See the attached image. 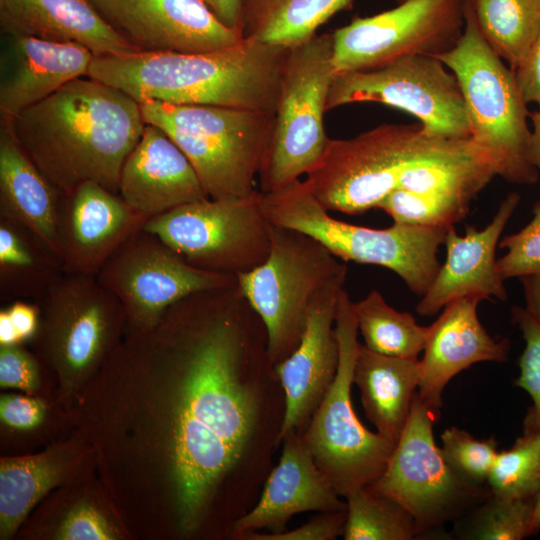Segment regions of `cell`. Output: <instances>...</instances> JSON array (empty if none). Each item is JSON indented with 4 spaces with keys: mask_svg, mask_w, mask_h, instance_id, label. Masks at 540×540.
Returning <instances> with one entry per match:
<instances>
[{
    "mask_svg": "<svg viewBox=\"0 0 540 540\" xmlns=\"http://www.w3.org/2000/svg\"><path fill=\"white\" fill-rule=\"evenodd\" d=\"M395 1L397 2V4H400V3H403V2H405L407 0H395Z\"/></svg>",
    "mask_w": 540,
    "mask_h": 540,
    "instance_id": "cell-51",
    "label": "cell"
},
{
    "mask_svg": "<svg viewBox=\"0 0 540 540\" xmlns=\"http://www.w3.org/2000/svg\"><path fill=\"white\" fill-rule=\"evenodd\" d=\"M206 4L225 26L241 33L242 0H206Z\"/></svg>",
    "mask_w": 540,
    "mask_h": 540,
    "instance_id": "cell-46",
    "label": "cell"
},
{
    "mask_svg": "<svg viewBox=\"0 0 540 540\" xmlns=\"http://www.w3.org/2000/svg\"><path fill=\"white\" fill-rule=\"evenodd\" d=\"M64 273L60 258L34 233L0 218L1 301L38 302Z\"/></svg>",
    "mask_w": 540,
    "mask_h": 540,
    "instance_id": "cell-29",
    "label": "cell"
},
{
    "mask_svg": "<svg viewBox=\"0 0 540 540\" xmlns=\"http://www.w3.org/2000/svg\"><path fill=\"white\" fill-rule=\"evenodd\" d=\"M487 483L496 496L535 499L540 486V432L524 433L511 448L497 452Z\"/></svg>",
    "mask_w": 540,
    "mask_h": 540,
    "instance_id": "cell-34",
    "label": "cell"
},
{
    "mask_svg": "<svg viewBox=\"0 0 540 540\" xmlns=\"http://www.w3.org/2000/svg\"><path fill=\"white\" fill-rule=\"evenodd\" d=\"M436 409L416 393L405 428L384 472L365 486L391 498L414 517L419 535L473 511L490 495L489 488L460 479L435 444Z\"/></svg>",
    "mask_w": 540,
    "mask_h": 540,
    "instance_id": "cell-12",
    "label": "cell"
},
{
    "mask_svg": "<svg viewBox=\"0 0 540 540\" xmlns=\"http://www.w3.org/2000/svg\"><path fill=\"white\" fill-rule=\"evenodd\" d=\"M361 102L381 103L408 112L436 136L470 138L458 80L435 56H406L373 70L336 74L327 111Z\"/></svg>",
    "mask_w": 540,
    "mask_h": 540,
    "instance_id": "cell-15",
    "label": "cell"
},
{
    "mask_svg": "<svg viewBox=\"0 0 540 540\" xmlns=\"http://www.w3.org/2000/svg\"><path fill=\"white\" fill-rule=\"evenodd\" d=\"M520 199L515 192L508 194L491 222L481 230L467 226L464 236L458 235L454 226L447 230L446 260L416 307L420 315H434L451 301L465 296L507 300L505 280L498 271L495 254Z\"/></svg>",
    "mask_w": 540,
    "mask_h": 540,
    "instance_id": "cell-20",
    "label": "cell"
},
{
    "mask_svg": "<svg viewBox=\"0 0 540 540\" xmlns=\"http://www.w3.org/2000/svg\"><path fill=\"white\" fill-rule=\"evenodd\" d=\"M6 309L21 343L36 335L40 322L37 302L15 300Z\"/></svg>",
    "mask_w": 540,
    "mask_h": 540,
    "instance_id": "cell-45",
    "label": "cell"
},
{
    "mask_svg": "<svg viewBox=\"0 0 540 540\" xmlns=\"http://www.w3.org/2000/svg\"><path fill=\"white\" fill-rule=\"evenodd\" d=\"M527 311L540 324V274L520 278Z\"/></svg>",
    "mask_w": 540,
    "mask_h": 540,
    "instance_id": "cell-47",
    "label": "cell"
},
{
    "mask_svg": "<svg viewBox=\"0 0 540 540\" xmlns=\"http://www.w3.org/2000/svg\"><path fill=\"white\" fill-rule=\"evenodd\" d=\"M289 49L244 39L202 53L129 52L94 55L87 76L139 103L276 110Z\"/></svg>",
    "mask_w": 540,
    "mask_h": 540,
    "instance_id": "cell-3",
    "label": "cell"
},
{
    "mask_svg": "<svg viewBox=\"0 0 540 540\" xmlns=\"http://www.w3.org/2000/svg\"><path fill=\"white\" fill-rule=\"evenodd\" d=\"M534 499H510L491 495L476 507L458 534L472 540H521L531 536Z\"/></svg>",
    "mask_w": 540,
    "mask_h": 540,
    "instance_id": "cell-35",
    "label": "cell"
},
{
    "mask_svg": "<svg viewBox=\"0 0 540 540\" xmlns=\"http://www.w3.org/2000/svg\"><path fill=\"white\" fill-rule=\"evenodd\" d=\"M540 531V486L534 499V514L530 534L535 535Z\"/></svg>",
    "mask_w": 540,
    "mask_h": 540,
    "instance_id": "cell-50",
    "label": "cell"
},
{
    "mask_svg": "<svg viewBox=\"0 0 540 540\" xmlns=\"http://www.w3.org/2000/svg\"><path fill=\"white\" fill-rule=\"evenodd\" d=\"M524 101L540 105V33L529 51L514 70Z\"/></svg>",
    "mask_w": 540,
    "mask_h": 540,
    "instance_id": "cell-44",
    "label": "cell"
},
{
    "mask_svg": "<svg viewBox=\"0 0 540 540\" xmlns=\"http://www.w3.org/2000/svg\"><path fill=\"white\" fill-rule=\"evenodd\" d=\"M116 537L105 516L88 503L74 506L57 532V538L61 540H110Z\"/></svg>",
    "mask_w": 540,
    "mask_h": 540,
    "instance_id": "cell-40",
    "label": "cell"
},
{
    "mask_svg": "<svg viewBox=\"0 0 540 540\" xmlns=\"http://www.w3.org/2000/svg\"><path fill=\"white\" fill-rule=\"evenodd\" d=\"M347 509L325 512L294 530L278 533H257L248 531L236 535L246 540H333L343 535Z\"/></svg>",
    "mask_w": 540,
    "mask_h": 540,
    "instance_id": "cell-41",
    "label": "cell"
},
{
    "mask_svg": "<svg viewBox=\"0 0 540 540\" xmlns=\"http://www.w3.org/2000/svg\"><path fill=\"white\" fill-rule=\"evenodd\" d=\"M144 229L186 262L238 276L260 266L271 248V222L260 191L239 198H204L151 217Z\"/></svg>",
    "mask_w": 540,
    "mask_h": 540,
    "instance_id": "cell-13",
    "label": "cell"
},
{
    "mask_svg": "<svg viewBox=\"0 0 540 540\" xmlns=\"http://www.w3.org/2000/svg\"><path fill=\"white\" fill-rule=\"evenodd\" d=\"M260 202L272 224L313 237L344 262L385 267L418 296L437 275V252L450 228L394 223L375 229L350 224L332 217L299 179L271 192L260 191Z\"/></svg>",
    "mask_w": 540,
    "mask_h": 540,
    "instance_id": "cell-6",
    "label": "cell"
},
{
    "mask_svg": "<svg viewBox=\"0 0 540 540\" xmlns=\"http://www.w3.org/2000/svg\"><path fill=\"white\" fill-rule=\"evenodd\" d=\"M499 247L507 249L497 260L504 280L540 274V201L533 207L532 220L520 231L505 236Z\"/></svg>",
    "mask_w": 540,
    "mask_h": 540,
    "instance_id": "cell-39",
    "label": "cell"
},
{
    "mask_svg": "<svg viewBox=\"0 0 540 540\" xmlns=\"http://www.w3.org/2000/svg\"><path fill=\"white\" fill-rule=\"evenodd\" d=\"M93 56L75 42L1 31L0 117L11 118L68 82L87 76Z\"/></svg>",
    "mask_w": 540,
    "mask_h": 540,
    "instance_id": "cell-21",
    "label": "cell"
},
{
    "mask_svg": "<svg viewBox=\"0 0 540 540\" xmlns=\"http://www.w3.org/2000/svg\"><path fill=\"white\" fill-rule=\"evenodd\" d=\"M441 440V454L460 479L474 485L487 482L497 454V441L493 437L479 440L454 426L442 433Z\"/></svg>",
    "mask_w": 540,
    "mask_h": 540,
    "instance_id": "cell-37",
    "label": "cell"
},
{
    "mask_svg": "<svg viewBox=\"0 0 540 540\" xmlns=\"http://www.w3.org/2000/svg\"><path fill=\"white\" fill-rule=\"evenodd\" d=\"M278 465L271 472L260 500L234 524L235 536L260 528L282 532L290 518L306 511L347 509L298 432H289Z\"/></svg>",
    "mask_w": 540,
    "mask_h": 540,
    "instance_id": "cell-24",
    "label": "cell"
},
{
    "mask_svg": "<svg viewBox=\"0 0 540 540\" xmlns=\"http://www.w3.org/2000/svg\"><path fill=\"white\" fill-rule=\"evenodd\" d=\"M346 262L313 237L271 223V248L265 262L237 276L238 286L262 320L272 366L297 347L315 296L346 280Z\"/></svg>",
    "mask_w": 540,
    "mask_h": 540,
    "instance_id": "cell-8",
    "label": "cell"
},
{
    "mask_svg": "<svg viewBox=\"0 0 540 540\" xmlns=\"http://www.w3.org/2000/svg\"><path fill=\"white\" fill-rule=\"evenodd\" d=\"M148 219L118 193L94 182L62 193L58 237L64 272L96 275L114 251L142 229Z\"/></svg>",
    "mask_w": 540,
    "mask_h": 540,
    "instance_id": "cell-19",
    "label": "cell"
},
{
    "mask_svg": "<svg viewBox=\"0 0 540 540\" xmlns=\"http://www.w3.org/2000/svg\"><path fill=\"white\" fill-rule=\"evenodd\" d=\"M96 278L119 300L126 317L125 333L151 328L172 305L191 294L238 284L235 275L192 266L144 227L114 251Z\"/></svg>",
    "mask_w": 540,
    "mask_h": 540,
    "instance_id": "cell-14",
    "label": "cell"
},
{
    "mask_svg": "<svg viewBox=\"0 0 540 540\" xmlns=\"http://www.w3.org/2000/svg\"><path fill=\"white\" fill-rule=\"evenodd\" d=\"M465 26V0H407L332 33L336 74L373 70L412 55L451 50Z\"/></svg>",
    "mask_w": 540,
    "mask_h": 540,
    "instance_id": "cell-16",
    "label": "cell"
},
{
    "mask_svg": "<svg viewBox=\"0 0 540 540\" xmlns=\"http://www.w3.org/2000/svg\"><path fill=\"white\" fill-rule=\"evenodd\" d=\"M6 119L26 155L63 194L86 182L118 193L124 161L146 125L139 102L88 76Z\"/></svg>",
    "mask_w": 540,
    "mask_h": 540,
    "instance_id": "cell-2",
    "label": "cell"
},
{
    "mask_svg": "<svg viewBox=\"0 0 540 540\" xmlns=\"http://www.w3.org/2000/svg\"><path fill=\"white\" fill-rule=\"evenodd\" d=\"M136 51L202 53L243 40L204 0H89Z\"/></svg>",
    "mask_w": 540,
    "mask_h": 540,
    "instance_id": "cell-17",
    "label": "cell"
},
{
    "mask_svg": "<svg viewBox=\"0 0 540 540\" xmlns=\"http://www.w3.org/2000/svg\"><path fill=\"white\" fill-rule=\"evenodd\" d=\"M0 30L75 42L94 55L136 52L89 0H0Z\"/></svg>",
    "mask_w": 540,
    "mask_h": 540,
    "instance_id": "cell-25",
    "label": "cell"
},
{
    "mask_svg": "<svg viewBox=\"0 0 540 540\" xmlns=\"http://www.w3.org/2000/svg\"><path fill=\"white\" fill-rule=\"evenodd\" d=\"M471 138L449 139L419 123L382 124L349 139H329L304 180L328 210L360 215L397 189L418 192L426 166L468 150Z\"/></svg>",
    "mask_w": 540,
    "mask_h": 540,
    "instance_id": "cell-4",
    "label": "cell"
},
{
    "mask_svg": "<svg viewBox=\"0 0 540 540\" xmlns=\"http://www.w3.org/2000/svg\"><path fill=\"white\" fill-rule=\"evenodd\" d=\"M62 193L40 172L0 117V218L34 233L61 260L58 217Z\"/></svg>",
    "mask_w": 540,
    "mask_h": 540,
    "instance_id": "cell-26",
    "label": "cell"
},
{
    "mask_svg": "<svg viewBox=\"0 0 540 540\" xmlns=\"http://www.w3.org/2000/svg\"><path fill=\"white\" fill-rule=\"evenodd\" d=\"M456 76L467 111L470 138L496 176L532 185L539 172L532 156L530 112L515 73L490 48L465 0V26L456 45L438 56Z\"/></svg>",
    "mask_w": 540,
    "mask_h": 540,
    "instance_id": "cell-5",
    "label": "cell"
},
{
    "mask_svg": "<svg viewBox=\"0 0 540 540\" xmlns=\"http://www.w3.org/2000/svg\"><path fill=\"white\" fill-rule=\"evenodd\" d=\"M420 382V362L379 354L359 344L353 383L367 419L377 432L397 444Z\"/></svg>",
    "mask_w": 540,
    "mask_h": 540,
    "instance_id": "cell-27",
    "label": "cell"
},
{
    "mask_svg": "<svg viewBox=\"0 0 540 540\" xmlns=\"http://www.w3.org/2000/svg\"><path fill=\"white\" fill-rule=\"evenodd\" d=\"M122 342L167 384L157 440L180 523L191 530L252 435L249 382L270 363L264 324L237 284L185 297Z\"/></svg>",
    "mask_w": 540,
    "mask_h": 540,
    "instance_id": "cell-1",
    "label": "cell"
},
{
    "mask_svg": "<svg viewBox=\"0 0 540 540\" xmlns=\"http://www.w3.org/2000/svg\"><path fill=\"white\" fill-rule=\"evenodd\" d=\"M40 352L68 387L103 367L122 341L126 317L96 275H64L38 302Z\"/></svg>",
    "mask_w": 540,
    "mask_h": 540,
    "instance_id": "cell-11",
    "label": "cell"
},
{
    "mask_svg": "<svg viewBox=\"0 0 540 540\" xmlns=\"http://www.w3.org/2000/svg\"><path fill=\"white\" fill-rule=\"evenodd\" d=\"M512 323L521 331L525 348L518 359L519 376L514 384L524 389L533 405L524 420V433L540 432V324L526 308L511 309Z\"/></svg>",
    "mask_w": 540,
    "mask_h": 540,
    "instance_id": "cell-38",
    "label": "cell"
},
{
    "mask_svg": "<svg viewBox=\"0 0 540 540\" xmlns=\"http://www.w3.org/2000/svg\"><path fill=\"white\" fill-rule=\"evenodd\" d=\"M354 0H242L244 39L291 49L314 37L336 13Z\"/></svg>",
    "mask_w": 540,
    "mask_h": 540,
    "instance_id": "cell-28",
    "label": "cell"
},
{
    "mask_svg": "<svg viewBox=\"0 0 540 540\" xmlns=\"http://www.w3.org/2000/svg\"><path fill=\"white\" fill-rule=\"evenodd\" d=\"M344 283L345 279L332 282L315 296L297 347L273 366L285 393L279 441L308 425L335 378L339 363L335 318Z\"/></svg>",
    "mask_w": 540,
    "mask_h": 540,
    "instance_id": "cell-18",
    "label": "cell"
},
{
    "mask_svg": "<svg viewBox=\"0 0 540 540\" xmlns=\"http://www.w3.org/2000/svg\"><path fill=\"white\" fill-rule=\"evenodd\" d=\"M59 456L3 458L0 463V536L13 534L36 502L61 479Z\"/></svg>",
    "mask_w": 540,
    "mask_h": 540,
    "instance_id": "cell-31",
    "label": "cell"
},
{
    "mask_svg": "<svg viewBox=\"0 0 540 540\" xmlns=\"http://www.w3.org/2000/svg\"><path fill=\"white\" fill-rule=\"evenodd\" d=\"M22 344L6 308L0 311V346Z\"/></svg>",
    "mask_w": 540,
    "mask_h": 540,
    "instance_id": "cell-48",
    "label": "cell"
},
{
    "mask_svg": "<svg viewBox=\"0 0 540 540\" xmlns=\"http://www.w3.org/2000/svg\"><path fill=\"white\" fill-rule=\"evenodd\" d=\"M185 153L209 198L248 196L272 137L275 113L214 105L140 103Z\"/></svg>",
    "mask_w": 540,
    "mask_h": 540,
    "instance_id": "cell-7",
    "label": "cell"
},
{
    "mask_svg": "<svg viewBox=\"0 0 540 540\" xmlns=\"http://www.w3.org/2000/svg\"><path fill=\"white\" fill-rule=\"evenodd\" d=\"M204 1H205V3H206V0H204Z\"/></svg>",
    "mask_w": 540,
    "mask_h": 540,
    "instance_id": "cell-52",
    "label": "cell"
},
{
    "mask_svg": "<svg viewBox=\"0 0 540 540\" xmlns=\"http://www.w3.org/2000/svg\"><path fill=\"white\" fill-rule=\"evenodd\" d=\"M333 65L332 33L316 34L289 49L281 76L270 144L261 163V192H271L307 174L329 141L324 114Z\"/></svg>",
    "mask_w": 540,
    "mask_h": 540,
    "instance_id": "cell-10",
    "label": "cell"
},
{
    "mask_svg": "<svg viewBox=\"0 0 540 540\" xmlns=\"http://www.w3.org/2000/svg\"><path fill=\"white\" fill-rule=\"evenodd\" d=\"M353 301L340 293L335 318L339 363L335 378L301 434L316 465L340 496L347 497L376 480L395 444L365 428L355 414L351 386L359 348Z\"/></svg>",
    "mask_w": 540,
    "mask_h": 540,
    "instance_id": "cell-9",
    "label": "cell"
},
{
    "mask_svg": "<svg viewBox=\"0 0 540 540\" xmlns=\"http://www.w3.org/2000/svg\"><path fill=\"white\" fill-rule=\"evenodd\" d=\"M118 194L149 218L208 197L185 153L150 123L124 161Z\"/></svg>",
    "mask_w": 540,
    "mask_h": 540,
    "instance_id": "cell-22",
    "label": "cell"
},
{
    "mask_svg": "<svg viewBox=\"0 0 540 540\" xmlns=\"http://www.w3.org/2000/svg\"><path fill=\"white\" fill-rule=\"evenodd\" d=\"M477 296L457 298L445 307L429 326L420 362L419 397L430 406H442V392L448 382L472 364L505 362L510 352L506 338L492 337L479 321Z\"/></svg>",
    "mask_w": 540,
    "mask_h": 540,
    "instance_id": "cell-23",
    "label": "cell"
},
{
    "mask_svg": "<svg viewBox=\"0 0 540 540\" xmlns=\"http://www.w3.org/2000/svg\"><path fill=\"white\" fill-rule=\"evenodd\" d=\"M44 416L45 405L40 399L20 395L1 396V421L13 429H33L43 421Z\"/></svg>",
    "mask_w": 540,
    "mask_h": 540,
    "instance_id": "cell-43",
    "label": "cell"
},
{
    "mask_svg": "<svg viewBox=\"0 0 540 540\" xmlns=\"http://www.w3.org/2000/svg\"><path fill=\"white\" fill-rule=\"evenodd\" d=\"M490 48L514 71L540 33V0H467Z\"/></svg>",
    "mask_w": 540,
    "mask_h": 540,
    "instance_id": "cell-30",
    "label": "cell"
},
{
    "mask_svg": "<svg viewBox=\"0 0 540 540\" xmlns=\"http://www.w3.org/2000/svg\"><path fill=\"white\" fill-rule=\"evenodd\" d=\"M39 383L36 359L21 344L0 346V385L33 391Z\"/></svg>",
    "mask_w": 540,
    "mask_h": 540,
    "instance_id": "cell-42",
    "label": "cell"
},
{
    "mask_svg": "<svg viewBox=\"0 0 540 540\" xmlns=\"http://www.w3.org/2000/svg\"><path fill=\"white\" fill-rule=\"evenodd\" d=\"M470 205L456 197L397 189L388 194L377 209L388 214L394 223L449 228L465 218Z\"/></svg>",
    "mask_w": 540,
    "mask_h": 540,
    "instance_id": "cell-36",
    "label": "cell"
},
{
    "mask_svg": "<svg viewBox=\"0 0 540 540\" xmlns=\"http://www.w3.org/2000/svg\"><path fill=\"white\" fill-rule=\"evenodd\" d=\"M358 330L364 345L373 352L417 359L424 350L429 326H421L409 312H400L387 304L376 289L353 302Z\"/></svg>",
    "mask_w": 540,
    "mask_h": 540,
    "instance_id": "cell-32",
    "label": "cell"
},
{
    "mask_svg": "<svg viewBox=\"0 0 540 540\" xmlns=\"http://www.w3.org/2000/svg\"><path fill=\"white\" fill-rule=\"evenodd\" d=\"M529 118L532 123V156L540 177V105L530 112Z\"/></svg>",
    "mask_w": 540,
    "mask_h": 540,
    "instance_id": "cell-49",
    "label": "cell"
},
{
    "mask_svg": "<svg viewBox=\"0 0 540 540\" xmlns=\"http://www.w3.org/2000/svg\"><path fill=\"white\" fill-rule=\"evenodd\" d=\"M346 540H411L419 531L413 515L395 500L360 488L346 497Z\"/></svg>",
    "mask_w": 540,
    "mask_h": 540,
    "instance_id": "cell-33",
    "label": "cell"
}]
</instances>
